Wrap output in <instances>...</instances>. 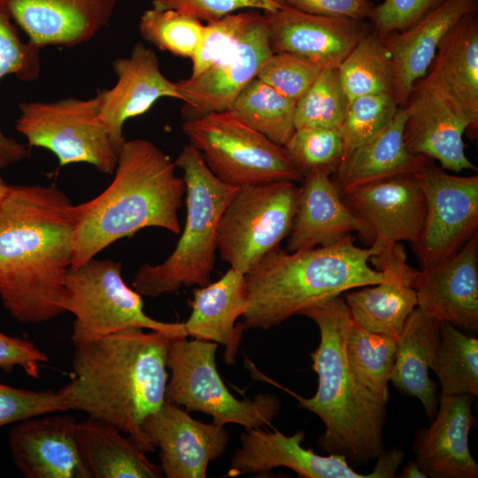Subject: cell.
<instances>
[{
  "mask_svg": "<svg viewBox=\"0 0 478 478\" xmlns=\"http://www.w3.org/2000/svg\"><path fill=\"white\" fill-rule=\"evenodd\" d=\"M143 429L159 449L160 466L167 478H204L209 462L225 453L229 441L224 426L198 421L166 401L147 417Z\"/></svg>",
  "mask_w": 478,
  "mask_h": 478,
  "instance_id": "obj_15",
  "label": "cell"
},
{
  "mask_svg": "<svg viewBox=\"0 0 478 478\" xmlns=\"http://www.w3.org/2000/svg\"><path fill=\"white\" fill-rule=\"evenodd\" d=\"M320 329V340L310 353L318 375L313 397L294 395L299 406L314 412L325 430L318 444L328 454H339L363 465L384 450L386 405L355 377L345 352V335L351 320L343 295L303 311Z\"/></svg>",
  "mask_w": 478,
  "mask_h": 478,
  "instance_id": "obj_5",
  "label": "cell"
},
{
  "mask_svg": "<svg viewBox=\"0 0 478 478\" xmlns=\"http://www.w3.org/2000/svg\"><path fill=\"white\" fill-rule=\"evenodd\" d=\"M477 11L478 0H444L412 26L382 38L394 93L402 108L443 38L463 17Z\"/></svg>",
  "mask_w": 478,
  "mask_h": 478,
  "instance_id": "obj_26",
  "label": "cell"
},
{
  "mask_svg": "<svg viewBox=\"0 0 478 478\" xmlns=\"http://www.w3.org/2000/svg\"><path fill=\"white\" fill-rule=\"evenodd\" d=\"M132 327L73 343V378L59 389L62 412L81 411L131 436L145 452L155 445L143 429L164 403L172 337Z\"/></svg>",
  "mask_w": 478,
  "mask_h": 478,
  "instance_id": "obj_2",
  "label": "cell"
},
{
  "mask_svg": "<svg viewBox=\"0 0 478 478\" xmlns=\"http://www.w3.org/2000/svg\"><path fill=\"white\" fill-rule=\"evenodd\" d=\"M305 432L292 436L262 428L246 429L241 446L231 458L228 476L242 474H265L276 467H287L303 478H373L351 468L343 455L321 456L302 446Z\"/></svg>",
  "mask_w": 478,
  "mask_h": 478,
  "instance_id": "obj_22",
  "label": "cell"
},
{
  "mask_svg": "<svg viewBox=\"0 0 478 478\" xmlns=\"http://www.w3.org/2000/svg\"><path fill=\"white\" fill-rule=\"evenodd\" d=\"M370 261L383 274V279L374 285L348 290L343 297L357 324L368 331L398 338L418 305L412 286L417 270L408 265L401 243L381 248Z\"/></svg>",
  "mask_w": 478,
  "mask_h": 478,
  "instance_id": "obj_17",
  "label": "cell"
},
{
  "mask_svg": "<svg viewBox=\"0 0 478 478\" xmlns=\"http://www.w3.org/2000/svg\"><path fill=\"white\" fill-rule=\"evenodd\" d=\"M442 394L478 396V339L449 323H440V343L431 368Z\"/></svg>",
  "mask_w": 478,
  "mask_h": 478,
  "instance_id": "obj_34",
  "label": "cell"
},
{
  "mask_svg": "<svg viewBox=\"0 0 478 478\" xmlns=\"http://www.w3.org/2000/svg\"><path fill=\"white\" fill-rule=\"evenodd\" d=\"M405 119L406 112L400 108L382 131L342 161L334 181L340 192L400 174L417 173L433 162L407 150L403 135Z\"/></svg>",
  "mask_w": 478,
  "mask_h": 478,
  "instance_id": "obj_30",
  "label": "cell"
},
{
  "mask_svg": "<svg viewBox=\"0 0 478 478\" xmlns=\"http://www.w3.org/2000/svg\"><path fill=\"white\" fill-rule=\"evenodd\" d=\"M121 266L120 261L94 258L68 270L58 305L75 318L73 344L132 327L161 332L172 338L188 337L183 322H163L144 312L142 296L126 284Z\"/></svg>",
  "mask_w": 478,
  "mask_h": 478,
  "instance_id": "obj_7",
  "label": "cell"
},
{
  "mask_svg": "<svg viewBox=\"0 0 478 478\" xmlns=\"http://www.w3.org/2000/svg\"><path fill=\"white\" fill-rule=\"evenodd\" d=\"M261 14L259 11L245 10L206 23L199 49L191 58L190 76L202 73L230 54Z\"/></svg>",
  "mask_w": 478,
  "mask_h": 478,
  "instance_id": "obj_41",
  "label": "cell"
},
{
  "mask_svg": "<svg viewBox=\"0 0 478 478\" xmlns=\"http://www.w3.org/2000/svg\"><path fill=\"white\" fill-rule=\"evenodd\" d=\"M217 348L216 343L209 341L171 339L166 402L208 414L221 426L234 423L252 429L270 425L281 410L280 399L271 393L258 394L253 400L232 395L216 366Z\"/></svg>",
  "mask_w": 478,
  "mask_h": 478,
  "instance_id": "obj_9",
  "label": "cell"
},
{
  "mask_svg": "<svg viewBox=\"0 0 478 478\" xmlns=\"http://www.w3.org/2000/svg\"><path fill=\"white\" fill-rule=\"evenodd\" d=\"M295 10L320 16L368 19L374 6L369 0H277Z\"/></svg>",
  "mask_w": 478,
  "mask_h": 478,
  "instance_id": "obj_47",
  "label": "cell"
},
{
  "mask_svg": "<svg viewBox=\"0 0 478 478\" xmlns=\"http://www.w3.org/2000/svg\"><path fill=\"white\" fill-rule=\"evenodd\" d=\"M301 183L287 251L328 245L354 231L365 241V226L345 204L330 174L314 173Z\"/></svg>",
  "mask_w": 478,
  "mask_h": 478,
  "instance_id": "obj_27",
  "label": "cell"
},
{
  "mask_svg": "<svg viewBox=\"0 0 478 478\" xmlns=\"http://www.w3.org/2000/svg\"><path fill=\"white\" fill-rule=\"evenodd\" d=\"M246 304L244 274L230 267L218 281L193 290L192 311L183 322L188 336L223 345L224 362L234 364L245 330L235 321Z\"/></svg>",
  "mask_w": 478,
  "mask_h": 478,
  "instance_id": "obj_28",
  "label": "cell"
},
{
  "mask_svg": "<svg viewBox=\"0 0 478 478\" xmlns=\"http://www.w3.org/2000/svg\"><path fill=\"white\" fill-rule=\"evenodd\" d=\"M284 148L304 178L314 173H335L343 156L338 128H297Z\"/></svg>",
  "mask_w": 478,
  "mask_h": 478,
  "instance_id": "obj_40",
  "label": "cell"
},
{
  "mask_svg": "<svg viewBox=\"0 0 478 478\" xmlns=\"http://www.w3.org/2000/svg\"><path fill=\"white\" fill-rule=\"evenodd\" d=\"M181 129L208 169L226 184L241 188L304 180L284 146L272 142L230 111L187 120Z\"/></svg>",
  "mask_w": 478,
  "mask_h": 478,
  "instance_id": "obj_8",
  "label": "cell"
},
{
  "mask_svg": "<svg viewBox=\"0 0 478 478\" xmlns=\"http://www.w3.org/2000/svg\"><path fill=\"white\" fill-rule=\"evenodd\" d=\"M10 185L0 177V208L9 191Z\"/></svg>",
  "mask_w": 478,
  "mask_h": 478,
  "instance_id": "obj_50",
  "label": "cell"
},
{
  "mask_svg": "<svg viewBox=\"0 0 478 478\" xmlns=\"http://www.w3.org/2000/svg\"><path fill=\"white\" fill-rule=\"evenodd\" d=\"M400 108L396 95L391 92L369 94L353 99L338 128L343 143V160L354 149L382 131Z\"/></svg>",
  "mask_w": 478,
  "mask_h": 478,
  "instance_id": "obj_39",
  "label": "cell"
},
{
  "mask_svg": "<svg viewBox=\"0 0 478 478\" xmlns=\"http://www.w3.org/2000/svg\"><path fill=\"white\" fill-rule=\"evenodd\" d=\"M264 13L273 52L300 56L320 69L337 68L374 28L368 19L313 15L282 4Z\"/></svg>",
  "mask_w": 478,
  "mask_h": 478,
  "instance_id": "obj_16",
  "label": "cell"
},
{
  "mask_svg": "<svg viewBox=\"0 0 478 478\" xmlns=\"http://www.w3.org/2000/svg\"><path fill=\"white\" fill-rule=\"evenodd\" d=\"M281 7L277 0H153L152 8L175 10L206 23L238 11L271 12Z\"/></svg>",
  "mask_w": 478,
  "mask_h": 478,
  "instance_id": "obj_44",
  "label": "cell"
},
{
  "mask_svg": "<svg viewBox=\"0 0 478 478\" xmlns=\"http://www.w3.org/2000/svg\"><path fill=\"white\" fill-rule=\"evenodd\" d=\"M112 424L88 417L77 422L75 436L91 478H160L162 469L129 436Z\"/></svg>",
  "mask_w": 478,
  "mask_h": 478,
  "instance_id": "obj_31",
  "label": "cell"
},
{
  "mask_svg": "<svg viewBox=\"0 0 478 478\" xmlns=\"http://www.w3.org/2000/svg\"><path fill=\"white\" fill-rule=\"evenodd\" d=\"M59 411L62 412L57 391L25 389L0 383V428Z\"/></svg>",
  "mask_w": 478,
  "mask_h": 478,
  "instance_id": "obj_43",
  "label": "cell"
},
{
  "mask_svg": "<svg viewBox=\"0 0 478 478\" xmlns=\"http://www.w3.org/2000/svg\"><path fill=\"white\" fill-rule=\"evenodd\" d=\"M349 106L342 89L337 68L322 69L297 101L296 129L301 127L339 128Z\"/></svg>",
  "mask_w": 478,
  "mask_h": 478,
  "instance_id": "obj_38",
  "label": "cell"
},
{
  "mask_svg": "<svg viewBox=\"0 0 478 478\" xmlns=\"http://www.w3.org/2000/svg\"><path fill=\"white\" fill-rule=\"evenodd\" d=\"M72 207L53 184L10 185L0 208V300L19 323L64 312L58 302L72 265Z\"/></svg>",
  "mask_w": 478,
  "mask_h": 478,
  "instance_id": "obj_1",
  "label": "cell"
},
{
  "mask_svg": "<svg viewBox=\"0 0 478 478\" xmlns=\"http://www.w3.org/2000/svg\"><path fill=\"white\" fill-rule=\"evenodd\" d=\"M474 396L442 394L437 412L428 428L416 432L415 461L430 478H477L468 436L474 424Z\"/></svg>",
  "mask_w": 478,
  "mask_h": 478,
  "instance_id": "obj_24",
  "label": "cell"
},
{
  "mask_svg": "<svg viewBox=\"0 0 478 478\" xmlns=\"http://www.w3.org/2000/svg\"><path fill=\"white\" fill-rule=\"evenodd\" d=\"M204 25L196 18L175 10H146L139 20L142 37L161 50L189 58L197 53Z\"/></svg>",
  "mask_w": 478,
  "mask_h": 478,
  "instance_id": "obj_37",
  "label": "cell"
},
{
  "mask_svg": "<svg viewBox=\"0 0 478 478\" xmlns=\"http://www.w3.org/2000/svg\"><path fill=\"white\" fill-rule=\"evenodd\" d=\"M40 48L28 41L24 42L12 22V19L0 4V81L6 75H14L22 81L36 80L41 73ZM30 147L0 129V170L27 159Z\"/></svg>",
  "mask_w": 478,
  "mask_h": 478,
  "instance_id": "obj_35",
  "label": "cell"
},
{
  "mask_svg": "<svg viewBox=\"0 0 478 478\" xmlns=\"http://www.w3.org/2000/svg\"><path fill=\"white\" fill-rule=\"evenodd\" d=\"M376 459V465L371 472L373 478H392L396 476V471L403 459V452L394 448L389 451H383Z\"/></svg>",
  "mask_w": 478,
  "mask_h": 478,
  "instance_id": "obj_48",
  "label": "cell"
},
{
  "mask_svg": "<svg viewBox=\"0 0 478 478\" xmlns=\"http://www.w3.org/2000/svg\"><path fill=\"white\" fill-rule=\"evenodd\" d=\"M397 341L394 336L368 331L352 318L345 335V352L352 373L384 405L389 397Z\"/></svg>",
  "mask_w": 478,
  "mask_h": 478,
  "instance_id": "obj_32",
  "label": "cell"
},
{
  "mask_svg": "<svg viewBox=\"0 0 478 478\" xmlns=\"http://www.w3.org/2000/svg\"><path fill=\"white\" fill-rule=\"evenodd\" d=\"M321 70L300 56L273 52L260 67L256 78L297 103Z\"/></svg>",
  "mask_w": 478,
  "mask_h": 478,
  "instance_id": "obj_42",
  "label": "cell"
},
{
  "mask_svg": "<svg viewBox=\"0 0 478 478\" xmlns=\"http://www.w3.org/2000/svg\"><path fill=\"white\" fill-rule=\"evenodd\" d=\"M438 94L469 124L478 127V15L463 17L439 45L425 75L418 80Z\"/></svg>",
  "mask_w": 478,
  "mask_h": 478,
  "instance_id": "obj_25",
  "label": "cell"
},
{
  "mask_svg": "<svg viewBox=\"0 0 478 478\" xmlns=\"http://www.w3.org/2000/svg\"><path fill=\"white\" fill-rule=\"evenodd\" d=\"M49 358L34 342L0 332V369L12 372L20 367L28 376L39 378L40 368Z\"/></svg>",
  "mask_w": 478,
  "mask_h": 478,
  "instance_id": "obj_46",
  "label": "cell"
},
{
  "mask_svg": "<svg viewBox=\"0 0 478 478\" xmlns=\"http://www.w3.org/2000/svg\"><path fill=\"white\" fill-rule=\"evenodd\" d=\"M398 477L404 478H427L426 474L420 470L415 460L409 461Z\"/></svg>",
  "mask_w": 478,
  "mask_h": 478,
  "instance_id": "obj_49",
  "label": "cell"
},
{
  "mask_svg": "<svg viewBox=\"0 0 478 478\" xmlns=\"http://www.w3.org/2000/svg\"><path fill=\"white\" fill-rule=\"evenodd\" d=\"M440 321L416 307L406 319L397 341L389 382L405 396L419 399L428 419L438 407L436 384L429 378L440 343Z\"/></svg>",
  "mask_w": 478,
  "mask_h": 478,
  "instance_id": "obj_29",
  "label": "cell"
},
{
  "mask_svg": "<svg viewBox=\"0 0 478 478\" xmlns=\"http://www.w3.org/2000/svg\"><path fill=\"white\" fill-rule=\"evenodd\" d=\"M15 127L28 147L52 152L59 166L86 163L99 172L114 173L118 152L99 120V99L64 98L51 102H23Z\"/></svg>",
  "mask_w": 478,
  "mask_h": 478,
  "instance_id": "obj_11",
  "label": "cell"
},
{
  "mask_svg": "<svg viewBox=\"0 0 478 478\" xmlns=\"http://www.w3.org/2000/svg\"><path fill=\"white\" fill-rule=\"evenodd\" d=\"M299 187L279 181L241 187L224 210L217 251L243 274L287 238L297 212Z\"/></svg>",
  "mask_w": 478,
  "mask_h": 478,
  "instance_id": "obj_10",
  "label": "cell"
},
{
  "mask_svg": "<svg viewBox=\"0 0 478 478\" xmlns=\"http://www.w3.org/2000/svg\"><path fill=\"white\" fill-rule=\"evenodd\" d=\"M70 415L42 414L16 422L8 434L14 465L25 478H91Z\"/></svg>",
  "mask_w": 478,
  "mask_h": 478,
  "instance_id": "obj_20",
  "label": "cell"
},
{
  "mask_svg": "<svg viewBox=\"0 0 478 478\" xmlns=\"http://www.w3.org/2000/svg\"><path fill=\"white\" fill-rule=\"evenodd\" d=\"M337 71L349 104L365 95L394 93L391 69L382 37L374 28L358 42Z\"/></svg>",
  "mask_w": 478,
  "mask_h": 478,
  "instance_id": "obj_36",
  "label": "cell"
},
{
  "mask_svg": "<svg viewBox=\"0 0 478 478\" xmlns=\"http://www.w3.org/2000/svg\"><path fill=\"white\" fill-rule=\"evenodd\" d=\"M380 248H361L349 234L325 246L287 251L279 246L244 274V329L268 330L348 290L374 285L383 274L369 266Z\"/></svg>",
  "mask_w": 478,
  "mask_h": 478,
  "instance_id": "obj_4",
  "label": "cell"
},
{
  "mask_svg": "<svg viewBox=\"0 0 478 478\" xmlns=\"http://www.w3.org/2000/svg\"><path fill=\"white\" fill-rule=\"evenodd\" d=\"M404 108L403 135L410 152L438 160L444 170L476 169L464 150L463 135L469 129L468 122L438 94L417 81Z\"/></svg>",
  "mask_w": 478,
  "mask_h": 478,
  "instance_id": "obj_23",
  "label": "cell"
},
{
  "mask_svg": "<svg viewBox=\"0 0 478 478\" xmlns=\"http://www.w3.org/2000/svg\"><path fill=\"white\" fill-rule=\"evenodd\" d=\"M296 102L254 78L227 111L272 142L284 146L296 131Z\"/></svg>",
  "mask_w": 478,
  "mask_h": 478,
  "instance_id": "obj_33",
  "label": "cell"
},
{
  "mask_svg": "<svg viewBox=\"0 0 478 478\" xmlns=\"http://www.w3.org/2000/svg\"><path fill=\"white\" fill-rule=\"evenodd\" d=\"M175 168L170 156L152 142L126 140L111 184L89 201L73 204L71 268L144 227L179 234L178 211L183 205L186 187Z\"/></svg>",
  "mask_w": 478,
  "mask_h": 478,
  "instance_id": "obj_3",
  "label": "cell"
},
{
  "mask_svg": "<svg viewBox=\"0 0 478 478\" xmlns=\"http://www.w3.org/2000/svg\"><path fill=\"white\" fill-rule=\"evenodd\" d=\"M117 0H0L28 42L72 47L92 39L108 25Z\"/></svg>",
  "mask_w": 478,
  "mask_h": 478,
  "instance_id": "obj_21",
  "label": "cell"
},
{
  "mask_svg": "<svg viewBox=\"0 0 478 478\" xmlns=\"http://www.w3.org/2000/svg\"><path fill=\"white\" fill-rule=\"evenodd\" d=\"M112 68L117 77L115 85L96 96L99 120L119 154L126 141L123 127L127 120L145 113L162 97H181L174 82L162 73L156 53L141 42L133 46L128 57L116 58Z\"/></svg>",
  "mask_w": 478,
  "mask_h": 478,
  "instance_id": "obj_18",
  "label": "cell"
},
{
  "mask_svg": "<svg viewBox=\"0 0 478 478\" xmlns=\"http://www.w3.org/2000/svg\"><path fill=\"white\" fill-rule=\"evenodd\" d=\"M174 163L183 172L186 187L185 225L175 249L164 262L139 266L133 288L142 297L155 298L181 286L210 283L220 220L240 189L216 178L190 143L183 146Z\"/></svg>",
  "mask_w": 478,
  "mask_h": 478,
  "instance_id": "obj_6",
  "label": "cell"
},
{
  "mask_svg": "<svg viewBox=\"0 0 478 478\" xmlns=\"http://www.w3.org/2000/svg\"><path fill=\"white\" fill-rule=\"evenodd\" d=\"M341 197L365 226V243L381 249L403 241L413 244L419 238L426 198L415 173L360 185L341 192Z\"/></svg>",
  "mask_w": 478,
  "mask_h": 478,
  "instance_id": "obj_13",
  "label": "cell"
},
{
  "mask_svg": "<svg viewBox=\"0 0 478 478\" xmlns=\"http://www.w3.org/2000/svg\"><path fill=\"white\" fill-rule=\"evenodd\" d=\"M415 175L425 195L426 215L412 246L423 269L456 254L477 233L478 176L450 174L433 162Z\"/></svg>",
  "mask_w": 478,
  "mask_h": 478,
  "instance_id": "obj_12",
  "label": "cell"
},
{
  "mask_svg": "<svg viewBox=\"0 0 478 478\" xmlns=\"http://www.w3.org/2000/svg\"><path fill=\"white\" fill-rule=\"evenodd\" d=\"M272 54L263 12L226 58L195 76L174 81L185 104L184 120L227 111Z\"/></svg>",
  "mask_w": 478,
  "mask_h": 478,
  "instance_id": "obj_14",
  "label": "cell"
},
{
  "mask_svg": "<svg viewBox=\"0 0 478 478\" xmlns=\"http://www.w3.org/2000/svg\"><path fill=\"white\" fill-rule=\"evenodd\" d=\"M417 307L457 328L478 330V232L453 256L417 270Z\"/></svg>",
  "mask_w": 478,
  "mask_h": 478,
  "instance_id": "obj_19",
  "label": "cell"
},
{
  "mask_svg": "<svg viewBox=\"0 0 478 478\" xmlns=\"http://www.w3.org/2000/svg\"><path fill=\"white\" fill-rule=\"evenodd\" d=\"M369 1H373V0H369Z\"/></svg>",
  "mask_w": 478,
  "mask_h": 478,
  "instance_id": "obj_51",
  "label": "cell"
},
{
  "mask_svg": "<svg viewBox=\"0 0 478 478\" xmlns=\"http://www.w3.org/2000/svg\"><path fill=\"white\" fill-rule=\"evenodd\" d=\"M444 0H384L374 5L369 21L383 38L415 24Z\"/></svg>",
  "mask_w": 478,
  "mask_h": 478,
  "instance_id": "obj_45",
  "label": "cell"
}]
</instances>
